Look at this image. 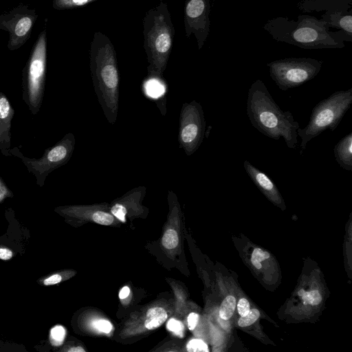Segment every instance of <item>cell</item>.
<instances>
[{"instance_id":"1","label":"cell","mask_w":352,"mask_h":352,"mask_svg":"<svg viewBox=\"0 0 352 352\" xmlns=\"http://www.w3.org/2000/svg\"><path fill=\"white\" fill-rule=\"evenodd\" d=\"M89 68L98 101L107 120L113 124L118 115L120 74L114 45L103 32L94 34Z\"/></svg>"},{"instance_id":"2","label":"cell","mask_w":352,"mask_h":352,"mask_svg":"<svg viewBox=\"0 0 352 352\" xmlns=\"http://www.w3.org/2000/svg\"><path fill=\"white\" fill-rule=\"evenodd\" d=\"M246 111L251 124L263 135L275 140L282 138L289 148L298 146L299 123L289 111L280 109L261 79L249 88Z\"/></svg>"},{"instance_id":"3","label":"cell","mask_w":352,"mask_h":352,"mask_svg":"<svg viewBox=\"0 0 352 352\" xmlns=\"http://www.w3.org/2000/svg\"><path fill=\"white\" fill-rule=\"evenodd\" d=\"M142 24L143 47L148 63V76L162 81L175 36L168 4L160 0L157 5L146 12Z\"/></svg>"},{"instance_id":"4","label":"cell","mask_w":352,"mask_h":352,"mask_svg":"<svg viewBox=\"0 0 352 352\" xmlns=\"http://www.w3.org/2000/svg\"><path fill=\"white\" fill-rule=\"evenodd\" d=\"M352 104V88L333 93L320 100L313 108L307 124L297 130L301 140L300 155L313 138L327 129L333 131Z\"/></svg>"},{"instance_id":"5","label":"cell","mask_w":352,"mask_h":352,"mask_svg":"<svg viewBox=\"0 0 352 352\" xmlns=\"http://www.w3.org/2000/svg\"><path fill=\"white\" fill-rule=\"evenodd\" d=\"M270 76L282 91H287L313 79L320 71L322 62L310 58H290L267 64Z\"/></svg>"},{"instance_id":"6","label":"cell","mask_w":352,"mask_h":352,"mask_svg":"<svg viewBox=\"0 0 352 352\" xmlns=\"http://www.w3.org/2000/svg\"><path fill=\"white\" fill-rule=\"evenodd\" d=\"M206 130L201 105L196 100L182 104L179 118L178 142L186 155H192L201 146Z\"/></svg>"},{"instance_id":"7","label":"cell","mask_w":352,"mask_h":352,"mask_svg":"<svg viewBox=\"0 0 352 352\" xmlns=\"http://www.w3.org/2000/svg\"><path fill=\"white\" fill-rule=\"evenodd\" d=\"M37 14L25 6H20L0 15V29L9 32L8 47L14 50L21 47L30 38Z\"/></svg>"},{"instance_id":"8","label":"cell","mask_w":352,"mask_h":352,"mask_svg":"<svg viewBox=\"0 0 352 352\" xmlns=\"http://www.w3.org/2000/svg\"><path fill=\"white\" fill-rule=\"evenodd\" d=\"M210 0H188L184 8V31L187 38L194 34L201 50L208 36Z\"/></svg>"},{"instance_id":"9","label":"cell","mask_w":352,"mask_h":352,"mask_svg":"<svg viewBox=\"0 0 352 352\" xmlns=\"http://www.w3.org/2000/svg\"><path fill=\"white\" fill-rule=\"evenodd\" d=\"M47 57L46 30L38 37L32 49L28 64V96L32 105H36L41 98L44 82Z\"/></svg>"},{"instance_id":"10","label":"cell","mask_w":352,"mask_h":352,"mask_svg":"<svg viewBox=\"0 0 352 352\" xmlns=\"http://www.w3.org/2000/svg\"><path fill=\"white\" fill-rule=\"evenodd\" d=\"M302 24V23H301ZM293 40L302 44H327L336 45L333 39L327 34L323 28H319L316 25H300L295 30L292 34Z\"/></svg>"},{"instance_id":"11","label":"cell","mask_w":352,"mask_h":352,"mask_svg":"<svg viewBox=\"0 0 352 352\" xmlns=\"http://www.w3.org/2000/svg\"><path fill=\"white\" fill-rule=\"evenodd\" d=\"M243 167L250 179L265 195L275 202L280 201L281 197L276 186L267 175L248 160L244 161Z\"/></svg>"},{"instance_id":"12","label":"cell","mask_w":352,"mask_h":352,"mask_svg":"<svg viewBox=\"0 0 352 352\" xmlns=\"http://www.w3.org/2000/svg\"><path fill=\"white\" fill-rule=\"evenodd\" d=\"M335 159L341 168L352 170V133L343 137L333 148Z\"/></svg>"},{"instance_id":"13","label":"cell","mask_w":352,"mask_h":352,"mask_svg":"<svg viewBox=\"0 0 352 352\" xmlns=\"http://www.w3.org/2000/svg\"><path fill=\"white\" fill-rule=\"evenodd\" d=\"M165 309L160 307L150 308L146 314L145 327L151 330L160 327L167 319Z\"/></svg>"},{"instance_id":"14","label":"cell","mask_w":352,"mask_h":352,"mask_svg":"<svg viewBox=\"0 0 352 352\" xmlns=\"http://www.w3.org/2000/svg\"><path fill=\"white\" fill-rule=\"evenodd\" d=\"M98 0H53V7L56 10L73 9L87 6Z\"/></svg>"},{"instance_id":"15","label":"cell","mask_w":352,"mask_h":352,"mask_svg":"<svg viewBox=\"0 0 352 352\" xmlns=\"http://www.w3.org/2000/svg\"><path fill=\"white\" fill-rule=\"evenodd\" d=\"M236 307V299L232 296H228L223 300L219 309V317L228 320L232 316Z\"/></svg>"},{"instance_id":"16","label":"cell","mask_w":352,"mask_h":352,"mask_svg":"<svg viewBox=\"0 0 352 352\" xmlns=\"http://www.w3.org/2000/svg\"><path fill=\"white\" fill-rule=\"evenodd\" d=\"M66 336L65 328L60 324L55 325L50 331L49 339L54 346H59L63 343Z\"/></svg>"},{"instance_id":"17","label":"cell","mask_w":352,"mask_h":352,"mask_svg":"<svg viewBox=\"0 0 352 352\" xmlns=\"http://www.w3.org/2000/svg\"><path fill=\"white\" fill-rule=\"evenodd\" d=\"M298 294L302 298L305 305H317L322 300V296L317 290L305 292L303 289H300Z\"/></svg>"},{"instance_id":"18","label":"cell","mask_w":352,"mask_h":352,"mask_svg":"<svg viewBox=\"0 0 352 352\" xmlns=\"http://www.w3.org/2000/svg\"><path fill=\"white\" fill-rule=\"evenodd\" d=\"M162 243L166 249H173L177 247L179 239L177 232L173 229L167 230L162 239Z\"/></svg>"},{"instance_id":"19","label":"cell","mask_w":352,"mask_h":352,"mask_svg":"<svg viewBox=\"0 0 352 352\" xmlns=\"http://www.w3.org/2000/svg\"><path fill=\"white\" fill-rule=\"evenodd\" d=\"M91 218L94 222L104 226H109L114 221L112 214L100 210L94 212L91 214Z\"/></svg>"},{"instance_id":"20","label":"cell","mask_w":352,"mask_h":352,"mask_svg":"<svg viewBox=\"0 0 352 352\" xmlns=\"http://www.w3.org/2000/svg\"><path fill=\"white\" fill-rule=\"evenodd\" d=\"M260 316V312L257 309H250L244 316H241L238 321L240 327H244L252 324Z\"/></svg>"},{"instance_id":"21","label":"cell","mask_w":352,"mask_h":352,"mask_svg":"<svg viewBox=\"0 0 352 352\" xmlns=\"http://www.w3.org/2000/svg\"><path fill=\"white\" fill-rule=\"evenodd\" d=\"M186 349L189 352H208V345L200 339H192L187 345Z\"/></svg>"},{"instance_id":"22","label":"cell","mask_w":352,"mask_h":352,"mask_svg":"<svg viewBox=\"0 0 352 352\" xmlns=\"http://www.w3.org/2000/svg\"><path fill=\"white\" fill-rule=\"evenodd\" d=\"M270 257V254L263 251L261 248H255L252 254L251 262L253 265L257 268H261V261H264Z\"/></svg>"},{"instance_id":"23","label":"cell","mask_w":352,"mask_h":352,"mask_svg":"<svg viewBox=\"0 0 352 352\" xmlns=\"http://www.w3.org/2000/svg\"><path fill=\"white\" fill-rule=\"evenodd\" d=\"M166 327L177 336L183 337L184 326L181 321L175 318H170L167 322Z\"/></svg>"},{"instance_id":"24","label":"cell","mask_w":352,"mask_h":352,"mask_svg":"<svg viewBox=\"0 0 352 352\" xmlns=\"http://www.w3.org/2000/svg\"><path fill=\"white\" fill-rule=\"evenodd\" d=\"M154 80L150 81L146 85V93L148 95L152 97H156L162 94L163 88L162 85L157 82V80L153 79Z\"/></svg>"},{"instance_id":"25","label":"cell","mask_w":352,"mask_h":352,"mask_svg":"<svg viewBox=\"0 0 352 352\" xmlns=\"http://www.w3.org/2000/svg\"><path fill=\"white\" fill-rule=\"evenodd\" d=\"M111 214L120 220L122 222H125V216L127 213L126 208L120 203H115L111 208Z\"/></svg>"},{"instance_id":"26","label":"cell","mask_w":352,"mask_h":352,"mask_svg":"<svg viewBox=\"0 0 352 352\" xmlns=\"http://www.w3.org/2000/svg\"><path fill=\"white\" fill-rule=\"evenodd\" d=\"M63 276L59 273L52 274L46 276L40 280V283L44 286H51L60 283L63 280Z\"/></svg>"},{"instance_id":"27","label":"cell","mask_w":352,"mask_h":352,"mask_svg":"<svg viewBox=\"0 0 352 352\" xmlns=\"http://www.w3.org/2000/svg\"><path fill=\"white\" fill-rule=\"evenodd\" d=\"M338 26L351 35L352 33V16L351 15L342 16L339 20Z\"/></svg>"},{"instance_id":"28","label":"cell","mask_w":352,"mask_h":352,"mask_svg":"<svg viewBox=\"0 0 352 352\" xmlns=\"http://www.w3.org/2000/svg\"><path fill=\"white\" fill-rule=\"evenodd\" d=\"M10 105L6 97L0 98V118L5 119L6 118L10 111Z\"/></svg>"},{"instance_id":"29","label":"cell","mask_w":352,"mask_h":352,"mask_svg":"<svg viewBox=\"0 0 352 352\" xmlns=\"http://www.w3.org/2000/svg\"><path fill=\"white\" fill-rule=\"evenodd\" d=\"M96 328L103 333H109L112 329L111 323L107 320L100 319L95 322Z\"/></svg>"},{"instance_id":"30","label":"cell","mask_w":352,"mask_h":352,"mask_svg":"<svg viewBox=\"0 0 352 352\" xmlns=\"http://www.w3.org/2000/svg\"><path fill=\"white\" fill-rule=\"evenodd\" d=\"M237 309L241 316H245L250 310V303L245 298H241L237 305Z\"/></svg>"},{"instance_id":"31","label":"cell","mask_w":352,"mask_h":352,"mask_svg":"<svg viewBox=\"0 0 352 352\" xmlns=\"http://www.w3.org/2000/svg\"><path fill=\"white\" fill-rule=\"evenodd\" d=\"M199 315L197 313H190L187 318L188 327L190 330H193L197 324Z\"/></svg>"},{"instance_id":"32","label":"cell","mask_w":352,"mask_h":352,"mask_svg":"<svg viewBox=\"0 0 352 352\" xmlns=\"http://www.w3.org/2000/svg\"><path fill=\"white\" fill-rule=\"evenodd\" d=\"M14 256V252L12 250L6 247L0 246V259L8 261L11 259Z\"/></svg>"},{"instance_id":"33","label":"cell","mask_w":352,"mask_h":352,"mask_svg":"<svg viewBox=\"0 0 352 352\" xmlns=\"http://www.w3.org/2000/svg\"><path fill=\"white\" fill-rule=\"evenodd\" d=\"M8 189L0 180V202L8 196Z\"/></svg>"},{"instance_id":"34","label":"cell","mask_w":352,"mask_h":352,"mask_svg":"<svg viewBox=\"0 0 352 352\" xmlns=\"http://www.w3.org/2000/svg\"><path fill=\"white\" fill-rule=\"evenodd\" d=\"M130 294V289L127 286L123 287L119 293V297L120 299L126 298Z\"/></svg>"},{"instance_id":"35","label":"cell","mask_w":352,"mask_h":352,"mask_svg":"<svg viewBox=\"0 0 352 352\" xmlns=\"http://www.w3.org/2000/svg\"><path fill=\"white\" fill-rule=\"evenodd\" d=\"M69 352H85V350L82 346H73L67 350Z\"/></svg>"}]
</instances>
